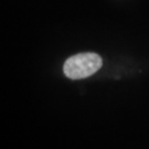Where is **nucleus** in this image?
Wrapping results in <instances>:
<instances>
[{"mask_svg":"<svg viewBox=\"0 0 149 149\" xmlns=\"http://www.w3.org/2000/svg\"><path fill=\"white\" fill-rule=\"evenodd\" d=\"M102 59L96 53H79L65 61L63 71L71 80L85 79L96 73L102 68Z\"/></svg>","mask_w":149,"mask_h":149,"instance_id":"f257e3e1","label":"nucleus"}]
</instances>
